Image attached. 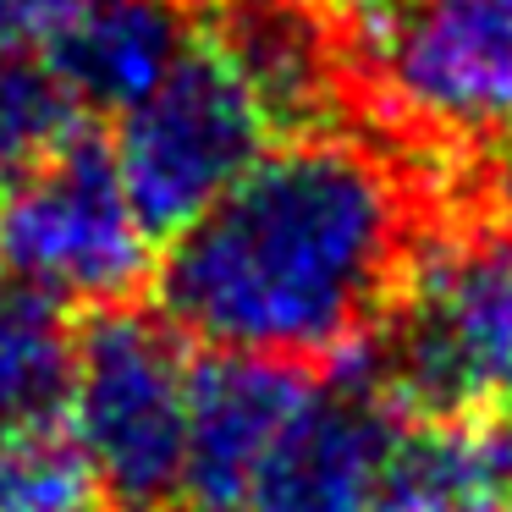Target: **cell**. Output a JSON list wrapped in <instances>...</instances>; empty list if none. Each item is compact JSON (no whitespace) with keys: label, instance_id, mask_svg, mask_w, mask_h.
I'll return each mask as SVG.
<instances>
[{"label":"cell","instance_id":"obj_1","mask_svg":"<svg viewBox=\"0 0 512 512\" xmlns=\"http://www.w3.org/2000/svg\"><path fill=\"white\" fill-rule=\"evenodd\" d=\"M435 199L424 166L353 127L287 138L166 243L155 303L215 353L347 364L441 226Z\"/></svg>","mask_w":512,"mask_h":512},{"label":"cell","instance_id":"obj_2","mask_svg":"<svg viewBox=\"0 0 512 512\" xmlns=\"http://www.w3.org/2000/svg\"><path fill=\"white\" fill-rule=\"evenodd\" d=\"M358 358L408 419L490 413L512 397V204L435 226Z\"/></svg>","mask_w":512,"mask_h":512},{"label":"cell","instance_id":"obj_3","mask_svg":"<svg viewBox=\"0 0 512 512\" xmlns=\"http://www.w3.org/2000/svg\"><path fill=\"white\" fill-rule=\"evenodd\" d=\"M353 105L424 155L512 149V0H397L358 28Z\"/></svg>","mask_w":512,"mask_h":512},{"label":"cell","instance_id":"obj_4","mask_svg":"<svg viewBox=\"0 0 512 512\" xmlns=\"http://www.w3.org/2000/svg\"><path fill=\"white\" fill-rule=\"evenodd\" d=\"M193 364L166 314L133 303L78 325L67 430L111 512H171L188 468Z\"/></svg>","mask_w":512,"mask_h":512},{"label":"cell","instance_id":"obj_5","mask_svg":"<svg viewBox=\"0 0 512 512\" xmlns=\"http://www.w3.org/2000/svg\"><path fill=\"white\" fill-rule=\"evenodd\" d=\"M149 243L111 144L94 127H78L50 160L0 188V276L56 309L133 303L155 281Z\"/></svg>","mask_w":512,"mask_h":512},{"label":"cell","instance_id":"obj_6","mask_svg":"<svg viewBox=\"0 0 512 512\" xmlns=\"http://www.w3.org/2000/svg\"><path fill=\"white\" fill-rule=\"evenodd\" d=\"M270 138L276 133L243 72L221 56V45L193 34L166 83L122 116L111 155L144 232L171 243L265 160Z\"/></svg>","mask_w":512,"mask_h":512},{"label":"cell","instance_id":"obj_7","mask_svg":"<svg viewBox=\"0 0 512 512\" xmlns=\"http://www.w3.org/2000/svg\"><path fill=\"white\" fill-rule=\"evenodd\" d=\"M336 380H314L298 413L265 452L243 512H380V474L397 441V402L375 386L364 358L336 364Z\"/></svg>","mask_w":512,"mask_h":512},{"label":"cell","instance_id":"obj_8","mask_svg":"<svg viewBox=\"0 0 512 512\" xmlns=\"http://www.w3.org/2000/svg\"><path fill=\"white\" fill-rule=\"evenodd\" d=\"M199 34L243 72L276 138L331 133L353 111V28L325 0H199Z\"/></svg>","mask_w":512,"mask_h":512},{"label":"cell","instance_id":"obj_9","mask_svg":"<svg viewBox=\"0 0 512 512\" xmlns=\"http://www.w3.org/2000/svg\"><path fill=\"white\" fill-rule=\"evenodd\" d=\"M309 386L314 380H303V369L270 364V358L215 353L193 364L188 468H182L188 512H243L259 463Z\"/></svg>","mask_w":512,"mask_h":512},{"label":"cell","instance_id":"obj_10","mask_svg":"<svg viewBox=\"0 0 512 512\" xmlns=\"http://www.w3.org/2000/svg\"><path fill=\"white\" fill-rule=\"evenodd\" d=\"M193 34L182 0H83L45 39V67L67 83L78 111L127 116L188 56Z\"/></svg>","mask_w":512,"mask_h":512},{"label":"cell","instance_id":"obj_11","mask_svg":"<svg viewBox=\"0 0 512 512\" xmlns=\"http://www.w3.org/2000/svg\"><path fill=\"white\" fill-rule=\"evenodd\" d=\"M380 512H512V430L490 413L402 419Z\"/></svg>","mask_w":512,"mask_h":512},{"label":"cell","instance_id":"obj_12","mask_svg":"<svg viewBox=\"0 0 512 512\" xmlns=\"http://www.w3.org/2000/svg\"><path fill=\"white\" fill-rule=\"evenodd\" d=\"M83 122L67 83L45 67V56H6L0 61V188L50 160Z\"/></svg>","mask_w":512,"mask_h":512},{"label":"cell","instance_id":"obj_13","mask_svg":"<svg viewBox=\"0 0 512 512\" xmlns=\"http://www.w3.org/2000/svg\"><path fill=\"white\" fill-rule=\"evenodd\" d=\"M83 0H0V61L45 50V39L78 12Z\"/></svg>","mask_w":512,"mask_h":512},{"label":"cell","instance_id":"obj_14","mask_svg":"<svg viewBox=\"0 0 512 512\" xmlns=\"http://www.w3.org/2000/svg\"><path fill=\"white\" fill-rule=\"evenodd\" d=\"M336 17H342L347 28H369V23H380V17L397 6V0H325Z\"/></svg>","mask_w":512,"mask_h":512},{"label":"cell","instance_id":"obj_15","mask_svg":"<svg viewBox=\"0 0 512 512\" xmlns=\"http://www.w3.org/2000/svg\"><path fill=\"white\" fill-rule=\"evenodd\" d=\"M78 512H111V507H78Z\"/></svg>","mask_w":512,"mask_h":512},{"label":"cell","instance_id":"obj_16","mask_svg":"<svg viewBox=\"0 0 512 512\" xmlns=\"http://www.w3.org/2000/svg\"><path fill=\"white\" fill-rule=\"evenodd\" d=\"M193 6H199V0H193Z\"/></svg>","mask_w":512,"mask_h":512}]
</instances>
